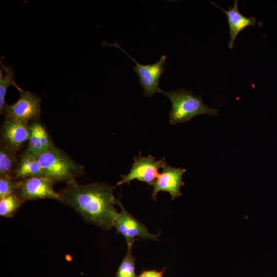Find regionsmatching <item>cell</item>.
<instances>
[{"label":"cell","mask_w":277,"mask_h":277,"mask_svg":"<svg viewBox=\"0 0 277 277\" xmlns=\"http://www.w3.org/2000/svg\"><path fill=\"white\" fill-rule=\"evenodd\" d=\"M59 192L61 202L78 213L83 220L104 230H110L118 214L115 207L114 187L105 183L66 184Z\"/></svg>","instance_id":"6da1fadb"},{"label":"cell","mask_w":277,"mask_h":277,"mask_svg":"<svg viewBox=\"0 0 277 277\" xmlns=\"http://www.w3.org/2000/svg\"><path fill=\"white\" fill-rule=\"evenodd\" d=\"M160 93L166 95L171 102L169 122L173 125L186 122L199 115H217L218 109L207 106L201 96L194 95L190 90L180 89L165 91L161 89Z\"/></svg>","instance_id":"7a4b0ae2"},{"label":"cell","mask_w":277,"mask_h":277,"mask_svg":"<svg viewBox=\"0 0 277 277\" xmlns=\"http://www.w3.org/2000/svg\"><path fill=\"white\" fill-rule=\"evenodd\" d=\"M43 176L53 183L73 182L84 173V167L72 160L63 150L53 146L38 158Z\"/></svg>","instance_id":"3957f363"},{"label":"cell","mask_w":277,"mask_h":277,"mask_svg":"<svg viewBox=\"0 0 277 277\" xmlns=\"http://www.w3.org/2000/svg\"><path fill=\"white\" fill-rule=\"evenodd\" d=\"M103 44L114 46L120 49L135 63L133 67L134 71L139 77V83L144 89L143 95L151 97L156 93H160L161 89L159 86L160 77L164 71V64L166 56L163 55L157 62L148 65H142L133 58L126 52L118 43L109 44L102 43Z\"/></svg>","instance_id":"277c9868"},{"label":"cell","mask_w":277,"mask_h":277,"mask_svg":"<svg viewBox=\"0 0 277 277\" xmlns=\"http://www.w3.org/2000/svg\"><path fill=\"white\" fill-rule=\"evenodd\" d=\"M134 163L129 173L121 175L122 179L117 183V185L124 183L129 185L134 180L146 183L149 186L153 185L160 175V168L167 164L164 157L156 161L155 158L149 154L147 157L142 156L141 151L139 156L133 158Z\"/></svg>","instance_id":"5b68a950"},{"label":"cell","mask_w":277,"mask_h":277,"mask_svg":"<svg viewBox=\"0 0 277 277\" xmlns=\"http://www.w3.org/2000/svg\"><path fill=\"white\" fill-rule=\"evenodd\" d=\"M121 211L114 222L113 227L116 233L122 234L125 239L128 247L132 246L136 238L143 239L157 240L158 234H151L147 227L129 213L119 200L116 199Z\"/></svg>","instance_id":"8992f818"},{"label":"cell","mask_w":277,"mask_h":277,"mask_svg":"<svg viewBox=\"0 0 277 277\" xmlns=\"http://www.w3.org/2000/svg\"><path fill=\"white\" fill-rule=\"evenodd\" d=\"M3 113L6 117L27 123L40 116L41 99L34 93L22 90L17 101L12 105L6 104Z\"/></svg>","instance_id":"52a82bcc"},{"label":"cell","mask_w":277,"mask_h":277,"mask_svg":"<svg viewBox=\"0 0 277 277\" xmlns=\"http://www.w3.org/2000/svg\"><path fill=\"white\" fill-rule=\"evenodd\" d=\"M53 183L44 176H35L20 181L16 191L24 201L51 199L61 201L58 193L55 191Z\"/></svg>","instance_id":"ba28073f"},{"label":"cell","mask_w":277,"mask_h":277,"mask_svg":"<svg viewBox=\"0 0 277 277\" xmlns=\"http://www.w3.org/2000/svg\"><path fill=\"white\" fill-rule=\"evenodd\" d=\"M162 169V171L153 185L152 199L156 201L157 194L160 191L169 193L172 200L181 196V187L185 184L182 176L186 169L173 167L167 164Z\"/></svg>","instance_id":"9c48e42d"},{"label":"cell","mask_w":277,"mask_h":277,"mask_svg":"<svg viewBox=\"0 0 277 277\" xmlns=\"http://www.w3.org/2000/svg\"><path fill=\"white\" fill-rule=\"evenodd\" d=\"M30 134V126L27 123L6 117L2 127L1 143L17 151L29 141Z\"/></svg>","instance_id":"30bf717a"},{"label":"cell","mask_w":277,"mask_h":277,"mask_svg":"<svg viewBox=\"0 0 277 277\" xmlns=\"http://www.w3.org/2000/svg\"><path fill=\"white\" fill-rule=\"evenodd\" d=\"M211 3L222 10L227 17L229 28L230 39L228 47L232 49L238 34L244 29L248 27H253L256 25V18L254 16L250 17L243 15L238 9V1L235 0L233 6H229L225 10L213 2Z\"/></svg>","instance_id":"8fae6325"},{"label":"cell","mask_w":277,"mask_h":277,"mask_svg":"<svg viewBox=\"0 0 277 277\" xmlns=\"http://www.w3.org/2000/svg\"><path fill=\"white\" fill-rule=\"evenodd\" d=\"M31 134L25 152L38 158L48 151L53 144L45 127L39 123L33 122L30 126Z\"/></svg>","instance_id":"7c38bea8"},{"label":"cell","mask_w":277,"mask_h":277,"mask_svg":"<svg viewBox=\"0 0 277 277\" xmlns=\"http://www.w3.org/2000/svg\"><path fill=\"white\" fill-rule=\"evenodd\" d=\"M40 176L43 175L38 159L28 154L25 151L23 152L20 155L18 165L14 174V179L21 181Z\"/></svg>","instance_id":"4fadbf2b"},{"label":"cell","mask_w":277,"mask_h":277,"mask_svg":"<svg viewBox=\"0 0 277 277\" xmlns=\"http://www.w3.org/2000/svg\"><path fill=\"white\" fill-rule=\"evenodd\" d=\"M19 163L16 151L1 143L0 147V175L14 177Z\"/></svg>","instance_id":"5bb4252c"},{"label":"cell","mask_w":277,"mask_h":277,"mask_svg":"<svg viewBox=\"0 0 277 277\" xmlns=\"http://www.w3.org/2000/svg\"><path fill=\"white\" fill-rule=\"evenodd\" d=\"M0 72V111L3 113L5 106V97L8 88L13 85L20 92L23 90L15 83L14 77V72L11 66L5 65L1 62Z\"/></svg>","instance_id":"9a60e30c"},{"label":"cell","mask_w":277,"mask_h":277,"mask_svg":"<svg viewBox=\"0 0 277 277\" xmlns=\"http://www.w3.org/2000/svg\"><path fill=\"white\" fill-rule=\"evenodd\" d=\"M25 202L16 192L0 199V215L12 217Z\"/></svg>","instance_id":"2e32d148"},{"label":"cell","mask_w":277,"mask_h":277,"mask_svg":"<svg viewBox=\"0 0 277 277\" xmlns=\"http://www.w3.org/2000/svg\"><path fill=\"white\" fill-rule=\"evenodd\" d=\"M132 246L128 247L127 253L120 265L116 277H136L135 258L131 253Z\"/></svg>","instance_id":"e0dca14e"},{"label":"cell","mask_w":277,"mask_h":277,"mask_svg":"<svg viewBox=\"0 0 277 277\" xmlns=\"http://www.w3.org/2000/svg\"><path fill=\"white\" fill-rule=\"evenodd\" d=\"M19 182L13 177L0 175V199L16 192Z\"/></svg>","instance_id":"ac0fdd59"},{"label":"cell","mask_w":277,"mask_h":277,"mask_svg":"<svg viewBox=\"0 0 277 277\" xmlns=\"http://www.w3.org/2000/svg\"><path fill=\"white\" fill-rule=\"evenodd\" d=\"M164 271V270L161 271L155 270L144 271L137 277H163Z\"/></svg>","instance_id":"d6986e66"}]
</instances>
